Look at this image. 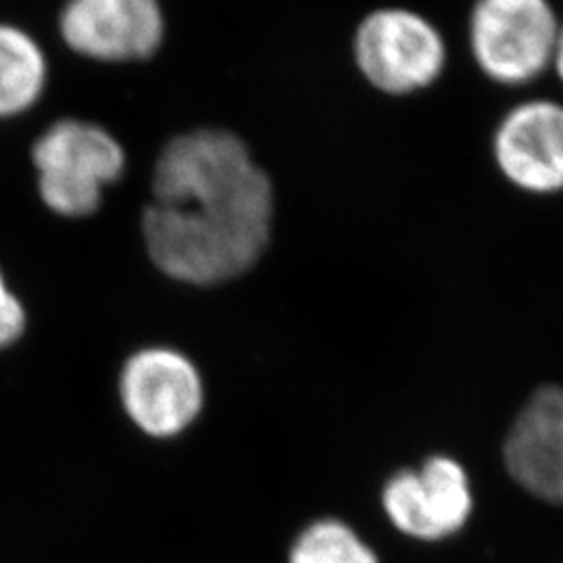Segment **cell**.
<instances>
[{"label":"cell","mask_w":563,"mask_h":563,"mask_svg":"<svg viewBox=\"0 0 563 563\" xmlns=\"http://www.w3.org/2000/svg\"><path fill=\"white\" fill-rule=\"evenodd\" d=\"M274 188L246 144L225 130H195L165 144L142 213L151 262L174 280L209 286L262 260Z\"/></svg>","instance_id":"cell-1"},{"label":"cell","mask_w":563,"mask_h":563,"mask_svg":"<svg viewBox=\"0 0 563 563\" xmlns=\"http://www.w3.org/2000/svg\"><path fill=\"white\" fill-rule=\"evenodd\" d=\"M44 205L63 218L92 216L104 186L121 178L125 153L104 128L81 120L53 123L32 148Z\"/></svg>","instance_id":"cell-2"},{"label":"cell","mask_w":563,"mask_h":563,"mask_svg":"<svg viewBox=\"0 0 563 563\" xmlns=\"http://www.w3.org/2000/svg\"><path fill=\"white\" fill-rule=\"evenodd\" d=\"M560 18L549 0H476L470 51L484 76L522 88L551 69Z\"/></svg>","instance_id":"cell-3"},{"label":"cell","mask_w":563,"mask_h":563,"mask_svg":"<svg viewBox=\"0 0 563 563\" xmlns=\"http://www.w3.org/2000/svg\"><path fill=\"white\" fill-rule=\"evenodd\" d=\"M355 60L374 88L402 97L441 78L446 44L439 27L420 13L380 9L357 27Z\"/></svg>","instance_id":"cell-4"},{"label":"cell","mask_w":563,"mask_h":563,"mask_svg":"<svg viewBox=\"0 0 563 563\" xmlns=\"http://www.w3.org/2000/svg\"><path fill=\"white\" fill-rule=\"evenodd\" d=\"M121 405L128 418L153 439L181 434L199 418L205 402L201 372L184 353L148 346L121 369Z\"/></svg>","instance_id":"cell-5"},{"label":"cell","mask_w":563,"mask_h":563,"mask_svg":"<svg viewBox=\"0 0 563 563\" xmlns=\"http://www.w3.org/2000/svg\"><path fill=\"white\" fill-rule=\"evenodd\" d=\"M493 157L518 190L537 197L562 192V102L528 99L511 107L493 134Z\"/></svg>","instance_id":"cell-6"},{"label":"cell","mask_w":563,"mask_h":563,"mask_svg":"<svg viewBox=\"0 0 563 563\" xmlns=\"http://www.w3.org/2000/svg\"><path fill=\"white\" fill-rule=\"evenodd\" d=\"M59 27L65 44L81 57L128 63L157 53L165 21L159 0H69Z\"/></svg>","instance_id":"cell-7"},{"label":"cell","mask_w":563,"mask_h":563,"mask_svg":"<svg viewBox=\"0 0 563 563\" xmlns=\"http://www.w3.org/2000/svg\"><path fill=\"white\" fill-rule=\"evenodd\" d=\"M383 507L402 534L439 541L467 522L472 488L455 460L430 457L420 470H402L386 483Z\"/></svg>","instance_id":"cell-8"},{"label":"cell","mask_w":563,"mask_h":563,"mask_svg":"<svg viewBox=\"0 0 563 563\" xmlns=\"http://www.w3.org/2000/svg\"><path fill=\"white\" fill-rule=\"evenodd\" d=\"M511 478L547 504L563 505V388H539L505 441Z\"/></svg>","instance_id":"cell-9"},{"label":"cell","mask_w":563,"mask_h":563,"mask_svg":"<svg viewBox=\"0 0 563 563\" xmlns=\"http://www.w3.org/2000/svg\"><path fill=\"white\" fill-rule=\"evenodd\" d=\"M46 60L25 32L0 23V118L20 115L41 99Z\"/></svg>","instance_id":"cell-10"},{"label":"cell","mask_w":563,"mask_h":563,"mask_svg":"<svg viewBox=\"0 0 563 563\" xmlns=\"http://www.w3.org/2000/svg\"><path fill=\"white\" fill-rule=\"evenodd\" d=\"M288 563H380L374 549L342 520L309 523L290 549Z\"/></svg>","instance_id":"cell-11"},{"label":"cell","mask_w":563,"mask_h":563,"mask_svg":"<svg viewBox=\"0 0 563 563\" xmlns=\"http://www.w3.org/2000/svg\"><path fill=\"white\" fill-rule=\"evenodd\" d=\"M25 330V309L20 299L9 290L0 272V351L21 339Z\"/></svg>","instance_id":"cell-12"},{"label":"cell","mask_w":563,"mask_h":563,"mask_svg":"<svg viewBox=\"0 0 563 563\" xmlns=\"http://www.w3.org/2000/svg\"><path fill=\"white\" fill-rule=\"evenodd\" d=\"M551 69L558 74V78H560V81L563 84V20L560 21V32H558V41H555Z\"/></svg>","instance_id":"cell-13"}]
</instances>
